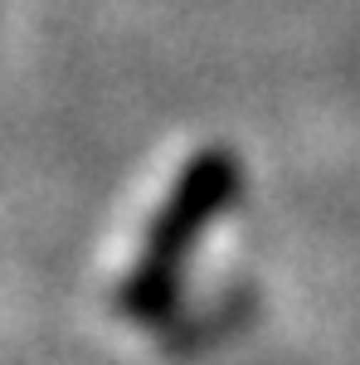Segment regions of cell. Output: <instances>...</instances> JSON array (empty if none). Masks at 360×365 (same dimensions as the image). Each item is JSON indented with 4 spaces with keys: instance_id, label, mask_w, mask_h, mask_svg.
Returning <instances> with one entry per match:
<instances>
[{
    "instance_id": "1",
    "label": "cell",
    "mask_w": 360,
    "mask_h": 365,
    "mask_svg": "<svg viewBox=\"0 0 360 365\" xmlns=\"http://www.w3.org/2000/svg\"><path fill=\"white\" fill-rule=\"evenodd\" d=\"M234 161L224 151L190 156L175 180H166L161 200L137 225V239L112 278V307L127 327L161 331L170 327L166 312H175L190 292L185 263L205 249V234H215L220 215L234 200Z\"/></svg>"
}]
</instances>
